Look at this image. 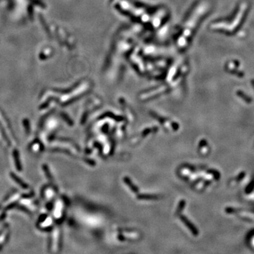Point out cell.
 <instances>
[{"instance_id": "obj_14", "label": "cell", "mask_w": 254, "mask_h": 254, "mask_svg": "<svg viewBox=\"0 0 254 254\" xmlns=\"http://www.w3.org/2000/svg\"><path fill=\"white\" fill-rule=\"evenodd\" d=\"M207 145V142H206V140H202L199 143V147L200 148H203V147H205Z\"/></svg>"}, {"instance_id": "obj_10", "label": "cell", "mask_w": 254, "mask_h": 254, "mask_svg": "<svg viewBox=\"0 0 254 254\" xmlns=\"http://www.w3.org/2000/svg\"><path fill=\"white\" fill-rule=\"evenodd\" d=\"M7 237H8V231L6 230V231H3V233L1 234V236H0V247H1V246L4 244V242L6 241V239H7Z\"/></svg>"}, {"instance_id": "obj_4", "label": "cell", "mask_w": 254, "mask_h": 254, "mask_svg": "<svg viewBox=\"0 0 254 254\" xmlns=\"http://www.w3.org/2000/svg\"><path fill=\"white\" fill-rule=\"evenodd\" d=\"M62 203L61 202H58L56 204L55 208H54V215L56 218H59L62 216Z\"/></svg>"}, {"instance_id": "obj_6", "label": "cell", "mask_w": 254, "mask_h": 254, "mask_svg": "<svg viewBox=\"0 0 254 254\" xmlns=\"http://www.w3.org/2000/svg\"><path fill=\"white\" fill-rule=\"evenodd\" d=\"M12 177H13V179H14L15 180V182H16V183L19 184V185L20 186L21 188H25V189H26V188H28V186L26 185V184H25L23 181L21 180L19 177L16 176L14 174H12Z\"/></svg>"}, {"instance_id": "obj_9", "label": "cell", "mask_w": 254, "mask_h": 254, "mask_svg": "<svg viewBox=\"0 0 254 254\" xmlns=\"http://www.w3.org/2000/svg\"><path fill=\"white\" fill-rule=\"evenodd\" d=\"M207 172L208 174H211L213 176V177L215 178L216 180H219L220 178V173L218 171L215 170V169H210V170H208Z\"/></svg>"}, {"instance_id": "obj_12", "label": "cell", "mask_w": 254, "mask_h": 254, "mask_svg": "<svg viewBox=\"0 0 254 254\" xmlns=\"http://www.w3.org/2000/svg\"><path fill=\"white\" fill-rule=\"evenodd\" d=\"M245 176H246V172H241L237 176V178H236V180H237V182H240L241 179H243V178L245 177Z\"/></svg>"}, {"instance_id": "obj_5", "label": "cell", "mask_w": 254, "mask_h": 254, "mask_svg": "<svg viewBox=\"0 0 254 254\" xmlns=\"http://www.w3.org/2000/svg\"><path fill=\"white\" fill-rule=\"evenodd\" d=\"M44 198H46L47 200H50L51 198H52V197L54 196V191H52V189L50 188H47L44 191Z\"/></svg>"}, {"instance_id": "obj_7", "label": "cell", "mask_w": 254, "mask_h": 254, "mask_svg": "<svg viewBox=\"0 0 254 254\" xmlns=\"http://www.w3.org/2000/svg\"><path fill=\"white\" fill-rule=\"evenodd\" d=\"M52 220L51 218L48 217V218H47L44 220V222H42L40 224V227H43V228H46V227H48L50 225H52Z\"/></svg>"}, {"instance_id": "obj_11", "label": "cell", "mask_w": 254, "mask_h": 254, "mask_svg": "<svg viewBox=\"0 0 254 254\" xmlns=\"http://www.w3.org/2000/svg\"><path fill=\"white\" fill-rule=\"evenodd\" d=\"M14 157H15V160H16V167L19 168V170H21L20 168V162L19 160V154H18V152L15 151L14 152Z\"/></svg>"}, {"instance_id": "obj_1", "label": "cell", "mask_w": 254, "mask_h": 254, "mask_svg": "<svg viewBox=\"0 0 254 254\" xmlns=\"http://www.w3.org/2000/svg\"><path fill=\"white\" fill-rule=\"evenodd\" d=\"M0 124H1L0 125H1V129H3L2 131L7 135V140L9 141V142L11 143L14 145H16V138H15L14 132L12 131V129L10 127L8 121L7 119H5L1 114H0Z\"/></svg>"}, {"instance_id": "obj_8", "label": "cell", "mask_w": 254, "mask_h": 254, "mask_svg": "<svg viewBox=\"0 0 254 254\" xmlns=\"http://www.w3.org/2000/svg\"><path fill=\"white\" fill-rule=\"evenodd\" d=\"M254 190V179H252L251 182L249 184V185L246 186V189H245V192L246 194H250L251 193H252Z\"/></svg>"}, {"instance_id": "obj_3", "label": "cell", "mask_w": 254, "mask_h": 254, "mask_svg": "<svg viewBox=\"0 0 254 254\" xmlns=\"http://www.w3.org/2000/svg\"><path fill=\"white\" fill-rule=\"evenodd\" d=\"M181 218H182V221H183L184 223L187 226V227H188V228L191 230V231L194 234V235L195 236L198 235V233H199L198 230L197 229V228L195 227V226L193 225V224L191 223V222H190V221L188 220L187 218H186L185 217L182 216V217H181Z\"/></svg>"}, {"instance_id": "obj_13", "label": "cell", "mask_w": 254, "mask_h": 254, "mask_svg": "<svg viewBox=\"0 0 254 254\" xmlns=\"http://www.w3.org/2000/svg\"><path fill=\"white\" fill-rule=\"evenodd\" d=\"M125 182H126V183H127L128 185L129 186V187L131 186V189L133 190V191H137V189H136V188L134 187V186H133V184H132L131 182V180H129V179H127V178H125Z\"/></svg>"}, {"instance_id": "obj_2", "label": "cell", "mask_w": 254, "mask_h": 254, "mask_svg": "<svg viewBox=\"0 0 254 254\" xmlns=\"http://www.w3.org/2000/svg\"><path fill=\"white\" fill-rule=\"evenodd\" d=\"M52 249L53 251H57L59 249V231L58 229H55L52 232Z\"/></svg>"}]
</instances>
